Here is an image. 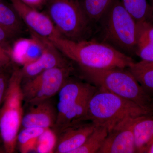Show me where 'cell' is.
<instances>
[{"label": "cell", "mask_w": 153, "mask_h": 153, "mask_svg": "<svg viewBox=\"0 0 153 153\" xmlns=\"http://www.w3.org/2000/svg\"><path fill=\"white\" fill-rule=\"evenodd\" d=\"M48 39L66 58L79 67L127 68L134 62L129 56L106 43L85 40L73 41L61 36Z\"/></svg>", "instance_id": "cell-1"}, {"label": "cell", "mask_w": 153, "mask_h": 153, "mask_svg": "<svg viewBox=\"0 0 153 153\" xmlns=\"http://www.w3.org/2000/svg\"><path fill=\"white\" fill-rule=\"evenodd\" d=\"M83 79L153 112L152 97L143 89L127 68L97 69L79 67Z\"/></svg>", "instance_id": "cell-2"}, {"label": "cell", "mask_w": 153, "mask_h": 153, "mask_svg": "<svg viewBox=\"0 0 153 153\" xmlns=\"http://www.w3.org/2000/svg\"><path fill=\"white\" fill-rule=\"evenodd\" d=\"M153 113L105 89L96 87L88 102L86 120L96 126L104 127L109 131L125 119Z\"/></svg>", "instance_id": "cell-3"}, {"label": "cell", "mask_w": 153, "mask_h": 153, "mask_svg": "<svg viewBox=\"0 0 153 153\" xmlns=\"http://www.w3.org/2000/svg\"><path fill=\"white\" fill-rule=\"evenodd\" d=\"M23 80L21 68L15 67L10 74L5 97L0 109V136L7 153L15 152L17 148V136L24 113Z\"/></svg>", "instance_id": "cell-4"}, {"label": "cell", "mask_w": 153, "mask_h": 153, "mask_svg": "<svg viewBox=\"0 0 153 153\" xmlns=\"http://www.w3.org/2000/svg\"><path fill=\"white\" fill-rule=\"evenodd\" d=\"M100 20L105 39L110 45L127 55L135 53L137 23L120 0H113Z\"/></svg>", "instance_id": "cell-5"}, {"label": "cell", "mask_w": 153, "mask_h": 153, "mask_svg": "<svg viewBox=\"0 0 153 153\" xmlns=\"http://www.w3.org/2000/svg\"><path fill=\"white\" fill-rule=\"evenodd\" d=\"M44 8L62 37L73 41L84 40L89 22L81 0H48Z\"/></svg>", "instance_id": "cell-6"}, {"label": "cell", "mask_w": 153, "mask_h": 153, "mask_svg": "<svg viewBox=\"0 0 153 153\" xmlns=\"http://www.w3.org/2000/svg\"><path fill=\"white\" fill-rule=\"evenodd\" d=\"M74 70L72 65L51 68L23 80L22 88L25 104H35L52 99L58 94Z\"/></svg>", "instance_id": "cell-7"}, {"label": "cell", "mask_w": 153, "mask_h": 153, "mask_svg": "<svg viewBox=\"0 0 153 153\" xmlns=\"http://www.w3.org/2000/svg\"><path fill=\"white\" fill-rule=\"evenodd\" d=\"M33 34L40 43L41 47V55L35 60L25 63L21 68L23 80L33 78L43 71L57 67L71 65L66 58L56 48L48 38Z\"/></svg>", "instance_id": "cell-8"}, {"label": "cell", "mask_w": 153, "mask_h": 153, "mask_svg": "<svg viewBox=\"0 0 153 153\" xmlns=\"http://www.w3.org/2000/svg\"><path fill=\"white\" fill-rule=\"evenodd\" d=\"M138 117L127 118L117 124L108 132L97 153H137L134 127Z\"/></svg>", "instance_id": "cell-9"}, {"label": "cell", "mask_w": 153, "mask_h": 153, "mask_svg": "<svg viewBox=\"0 0 153 153\" xmlns=\"http://www.w3.org/2000/svg\"><path fill=\"white\" fill-rule=\"evenodd\" d=\"M10 1L12 7L30 32L47 38L61 36L44 11L41 12L27 5L20 0Z\"/></svg>", "instance_id": "cell-10"}, {"label": "cell", "mask_w": 153, "mask_h": 153, "mask_svg": "<svg viewBox=\"0 0 153 153\" xmlns=\"http://www.w3.org/2000/svg\"><path fill=\"white\" fill-rule=\"evenodd\" d=\"M97 126L88 121L69 126L57 134L54 153H72L80 147Z\"/></svg>", "instance_id": "cell-11"}, {"label": "cell", "mask_w": 153, "mask_h": 153, "mask_svg": "<svg viewBox=\"0 0 153 153\" xmlns=\"http://www.w3.org/2000/svg\"><path fill=\"white\" fill-rule=\"evenodd\" d=\"M50 99L28 105V109L24 113L21 128H54L57 121V112L56 105Z\"/></svg>", "instance_id": "cell-12"}, {"label": "cell", "mask_w": 153, "mask_h": 153, "mask_svg": "<svg viewBox=\"0 0 153 153\" xmlns=\"http://www.w3.org/2000/svg\"><path fill=\"white\" fill-rule=\"evenodd\" d=\"M93 86L88 82L71 77L68 78L57 94V116L55 126L60 122L68 111Z\"/></svg>", "instance_id": "cell-13"}, {"label": "cell", "mask_w": 153, "mask_h": 153, "mask_svg": "<svg viewBox=\"0 0 153 153\" xmlns=\"http://www.w3.org/2000/svg\"><path fill=\"white\" fill-rule=\"evenodd\" d=\"M31 38L19 39L10 46L8 51L13 62L23 66L25 63L37 59L41 54V47L33 34Z\"/></svg>", "instance_id": "cell-14"}, {"label": "cell", "mask_w": 153, "mask_h": 153, "mask_svg": "<svg viewBox=\"0 0 153 153\" xmlns=\"http://www.w3.org/2000/svg\"><path fill=\"white\" fill-rule=\"evenodd\" d=\"M134 134L137 153H146L153 142V113L138 118Z\"/></svg>", "instance_id": "cell-15"}, {"label": "cell", "mask_w": 153, "mask_h": 153, "mask_svg": "<svg viewBox=\"0 0 153 153\" xmlns=\"http://www.w3.org/2000/svg\"><path fill=\"white\" fill-rule=\"evenodd\" d=\"M127 69L152 98L153 96V62L142 60L139 62H134Z\"/></svg>", "instance_id": "cell-16"}, {"label": "cell", "mask_w": 153, "mask_h": 153, "mask_svg": "<svg viewBox=\"0 0 153 153\" xmlns=\"http://www.w3.org/2000/svg\"><path fill=\"white\" fill-rule=\"evenodd\" d=\"M24 25L12 6L0 1V26L16 37L24 31Z\"/></svg>", "instance_id": "cell-17"}, {"label": "cell", "mask_w": 153, "mask_h": 153, "mask_svg": "<svg viewBox=\"0 0 153 153\" xmlns=\"http://www.w3.org/2000/svg\"><path fill=\"white\" fill-rule=\"evenodd\" d=\"M46 129L28 127L21 128L17 138L16 147L21 153L34 151L37 140Z\"/></svg>", "instance_id": "cell-18"}, {"label": "cell", "mask_w": 153, "mask_h": 153, "mask_svg": "<svg viewBox=\"0 0 153 153\" xmlns=\"http://www.w3.org/2000/svg\"><path fill=\"white\" fill-rule=\"evenodd\" d=\"M108 132L106 128L97 126L83 144L72 153H97L102 146Z\"/></svg>", "instance_id": "cell-19"}, {"label": "cell", "mask_w": 153, "mask_h": 153, "mask_svg": "<svg viewBox=\"0 0 153 153\" xmlns=\"http://www.w3.org/2000/svg\"><path fill=\"white\" fill-rule=\"evenodd\" d=\"M113 0H81L82 8L89 22L101 19Z\"/></svg>", "instance_id": "cell-20"}, {"label": "cell", "mask_w": 153, "mask_h": 153, "mask_svg": "<svg viewBox=\"0 0 153 153\" xmlns=\"http://www.w3.org/2000/svg\"><path fill=\"white\" fill-rule=\"evenodd\" d=\"M125 8L137 23L147 21L151 16V7L147 0H120Z\"/></svg>", "instance_id": "cell-21"}, {"label": "cell", "mask_w": 153, "mask_h": 153, "mask_svg": "<svg viewBox=\"0 0 153 153\" xmlns=\"http://www.w3.org/2000/svg\"><path fill=\"white\" fill-rule=\"evenodd\" d=\"M57 141V134L52 128H47L40 135L34 152L38 153H54Z\"/></svg>", "instance_id": "cell-22"}, {"label": "cell", "mask_w": 153, "mask_h": 153, "mask_svg": "<svg viewBox=\"0 0 153 153\" xmlns=\"http://www.w3.org/2000/svg\"><path fill=\"white\" fill-rule=\"evenodd\" d=\"M135 54L142 60L153 62V44L144 38L137 37Z\"/></svg>", "instance_id": "cell-23"}, {"label": "cell", "mask_w": 153, "mask_h": 153, "mask_svg": "<svg viewBox=\"0 0 153 153\" xmlns=\"http://www.w3.org/2000/svg\"><path fill=\"white\" fill-rule=\"evenodd\" d=\"M137 37L144 38L153 44V24L147 21L137 23Z\"/></svg>", "instance_id": "cell-24"}, {"label": "cell", "mask_w": 153, "mask_h": 153, "mask_svg": "<svg viewBox=\"0 0 153 153\" xmlns=\"http://www.w3.org/2000/svg\"><path fill=\"white\" fill-rule=\"evenodd\" d=\"M10 74L4 69L0 71V109L4 102L8 86Z\"/></svg>", "instance_id": "cell-25"}, {"label": "cell", "mask_w": 153, "mask_h": 153, "mask_svg": "<svg viewBox=\"0 0 153 153\" xmlns=\"http://www.w3.org/2000/svg\"><path fill=\"white\" fill-rule=\"evenodd\" d=\"M12 62L7 49L0 44V68L7 69Z\"/></svg>", "instance_id": "cell-26"}, {"label": "cell", "mask_w": 153, "mask_h": 153, "mask_svg": "<svg viewBox=\"0 0 153 153\" xmlns=\"http://www.w3.org/2000/svg\"><path fill=\"white\" fill-rule=\"evenodd\" d=\"M15 38L13 36L0 26V44L8 49L10 47L8 44L11 39Z\"/></svg>", "instance_id": "cell-27"}, {"label": "cell", "mask_w": 153, "mask_h": 153, "mask_svg": "<svg viewBox=\"0 0 153 153\" xmlns=\"http://www.w3.org/2000/svg\"><path fill=\"white\" fill-rule=\"evenodd\" d=\"M27 5L41 10L45 8L48 0H20Z\"/></svg>", "instance_id": "cell-28"}, {"label": "cell", "mask_w": 153, "mask_h": 153, "mask_svg": "<svg viewBox=\"0 0 153 153\" xmlns=\"http://www.w3.org/2000/svg\"><path fill=\"white\" fill-rule=\"evenodd\" d=\"M5 153V152L3 146L2 140L0 136V153Z\"/></svg>", "instance_id": "cell-29"}, {"label": "cell", "mask_w": 153, "mask_h": 153, "mask_svg": "<svg viewBox=\"0 0 153 153\" xmlns=\"http://www.w3.org/2000/svg\"><path fill=\"white\" fill-rule=\"evenodd\" d=\"M146 153H153V142L148 148L146 152Z\"/></svg>", "instance_id": "cell-30"}, {"label": "cell", "mask_w": 153, "mask_h": 153, "mask_svg": "<svg viewBox=\"0 0 153 153\" xmlns=\"http://www.w3.org/2000/svg\"><path fill=\"white\" fill-rule=\"evenodd\" d=\"M151 16L153 17V0H150Z\"/></svg>", "instance_id": "cell-31"}, {"label": "cell", "mask_w": 153, "mask_h": 153, "mask_svg": "<svg viewBox=\"0 0 153 153\" xmlns=\"http://www.w3.org/2000/svg\"><path fill=\"white\" fill-rule=\"evenodd\" d=\"M152 108L153 111V96L152 97Z\"/></svg>", "instance_id": "cell-32"}, {"label": "cell", "mask_w": 153, "mask_h": 153, "mask_svg": "<svg viewBox=\"0 0 153 153\" xmlns=\"http://www.w3.org/2000/svg\"><path fill=\"white\" fill-rule=\"evenodd\" d=\"M3 70H4V69H1V68H0V71H2Z\"/></svg>", "instance_id": "cell-33"}, {"label": "cell", "mask_w": 153, "mask_h": 153, "mask_svg": "<svg viewBox=\"0 0 153 153\" xmlns=\"http://www.w3.org/2000/svg\"><path fill=\"white\" fill-rule=\"evenodd\" d=\"M1 1V0H0V1Z\"/></svg>", "instance_id": "cell-34"}]
</instances>
